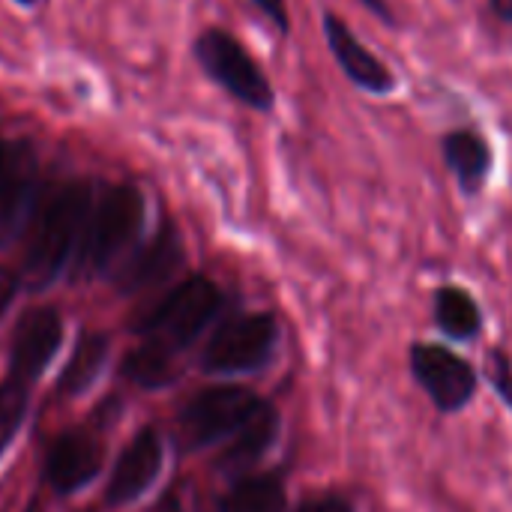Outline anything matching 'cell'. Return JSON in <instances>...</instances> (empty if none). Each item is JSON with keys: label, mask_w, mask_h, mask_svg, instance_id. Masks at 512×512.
I'll use <instances>...</instances> for the list:
<instances>
[{"label": "cell", "mask_w": 512, "mask_h": 512, "mask_svg": "<svg viewBox=\"0 0 512 512\" xmlns=\"http://www.w3.org/2000/svg\"><path fill=\"white\" fill-rule=\"evenodd\" d=\"M93 189L87 180L54 186L36 207L24 243V279L30 288H45L66 264L75 243H81Z\"/></svg>", "instance_id": "cell-1"}, {"label": "cell", "mask_w": 512, "mask_h": 512, "mask_svg": "<svg viewBox=\"0 0 512 512\" xmlns=\"http://www.w3.org/2000/svg\"><path fill=\"white\" fill-rule=\"evenodd\" d=\"M192 54L204 69V75L240 105L258 114H270L276 108L273 81L234 33L222 27H207L195 36Z\"/></svg>", "instance_id": "cell-2"}, {"label": "cell", "mask_w": 512, "mask_h": 512, "mask_svg": "<svg viewBox=\"0 0 512 512\" xmlns=\"http://www.w3.org/2000/svg\"><path fill=\"white\" fill-rule=\"evenodd\" d=\"M144 225V195L132 183L111 186L93 207L78 243V273L93 276L123 255Z\"/></svg>", "instance_id": "cell-3"}, {"label": "cell", "mask_w": 512, "mask_h": 512, "mask_svg": "<svg viewBox=\"0 0 512 512\" xmlns=\"http://www.w3.org/2000/svg\"><path fill=\"white\" fill-rule=\"evenodd\" d=\"M222 291L207 276H192L180 282L162 303H156L135 330L147 339V345L162 348L168 354L186 348L222 309Z\"/></svg>", "instance_id": "cell-4"}, {"label": "cell", "mask_w": 512, "mask_h": 512, "mask_svg": "<svg viewBox=\"0 0 512 512\" xmlns=\"http://www.w3.org/2000/svg\"><path fill=\"white\" fill-rule=\"evenodd\" d=\"M279 345V321L267 312L237 315L219 324L210 336L201 366L210 375H237L267 366Z\"/></svg>", "instance_id": "cell-5"}, {"label": "cell", "mask_w": 512, "mask_h": 512, "mask_svg": "<svg viewBox=\"0 0 512 512\" xmlns=\"http://www.w3.org/2000/svg\"><path fill=\"white\" fill-rule=\"evenodd\" d=\"M408 360L414 381L426 390V396L441 414H459L474 402L480 375L453 348L441 342H414Z\"/></svg>", "instance_id": "cell-6"}, {"label": "cell", "mask_w": 512, "mask_h": 512, "mask_svg": "<svg viewBox=\"0 0 512 512\" xmlns=\"http://www.w3.org/2000/svg\"><path fill=\"white\" fill-rule=\"evenodd\" d=\"M258 405L261 396H255L246 387H207L180 411V435L189 447H210L216 441L231 438Z\"/></svg>", "instance_id": "cell-7"}, {"label": "cell", "mask_w": 512, "mask_h": 512, "mask_svg": "<svg viewBox=\"0 0 512 512\" xmlns=\"http://www.w3.org/2000/svg\"><path fill=\"white\" fill-rule=\"evenodd\" d=\"M321 27H324V42H327V48H330V54H333V60H336V66H339V72H342L357 90H363V93H369V96H390V93L399 87L396 72H393L375 51H369V48L360 42V36H357L336 12L327 9Z\"/></svg>", "instance_id": "cell-8"}, {"label": "cell", "mask_w": 512, "mask_h": 512, "mask_svg": "<svg viewBox=\"0 0 512 512\" xmlns=\"http://www.w3.org/2000/svg\"><path fill=\"white\" fill-rule=\"evenodd\" d=\"M36 150L27 141H6L0 156V249L21 231L33 189H36Z\"/></svg>", "instance_id": "cell-9"}, {"label": "cell", "mask_w": 512, "mask_h": 512, "mask_svg": "<svg viewBox=\"0 0 512 512\" xmlns=\"http://www.w3.org/2000/svg\"><path fill=\"white\" fill-rule=\"evenodd\" d=\"M102 468V444L87 432H63L45 459V480L54 492L69 495L87 486Z\"/></svg>", "instance_id": "cell-10"}, {"label": "cell", "mask_w": 512, "mask_h": 512, "mask_svg": "<svg viewBox=\"0 0 512 512\" xmlns=\"http://www.w3.org/2000/svg\"><path fill=\"white\" fill-rule=\"evenodd\" d=\"M183 264V240L180 231L171 222H162V228L156 231V237L150 243H144L129 264L120 270V291L135 294V291H147L162 285L165 279H171Z\"/></svg>", "instance_id": "cell-11"}, {"label": "cell", "mask_w": 512, "mask_h": 512, "mask_svg": "<svg viewBox=\"0 0 512 512\" xmlns=\"http://www.w3.org/2000/svg\"><path fill=\"white\" fill-rule=\"evenodd\" d=\"M441 159L447 165V171L456 177L462 195L474 198L483 192L489 174H492V144L480 129L471 126H459L441 135Z\"/></svg>", "instance_id": "cell-12"}, {"label": "cell", "mask_w": 512, "mask_h": 512, "mask_svg": "<svg viewBox=\"0 0 512 512\" xmlns=\"http://www.w3.org/2000/svg\"><path fill=\"white\" fill-rule=\"evenodd\" d=\"M60 315L48 306L30 309L12 336V369L18 378H36L60 345Z\"/></svg>", "instance_id": "cell-13"}, {"label": "cell", "mask_w": 512, "mask_h": 512, "mask_svg": "<svg viewBox=\"0 0 512 512\" xmlns=\"http://www.w3.org/2000/svg\"><path fill=\"white\" fill-rule=\"evenodd\" d=\"M159 468H162V441L153 429H141L117 459V468L108 483V501L111 504L135 501L150 489Z\"/></svg>", "instance_id": "cell-14"}, {"label": "cell", "mask_w": 512, "mask_h": 512, "mask_svg": "<svg viewBox=\"0 0 512 512\" xmlns=\"http://www.w3.org/2000/svg\"><path fill=\"white\" fill-rule=\"evenodd\" d=\"M276 438H279V411L261 399V405L249 414V420L228 438V447L219 456V468L240 471L255 465L270 453Z\"/></svg>", "instance_id": "cell-15"}, {"label": "cell", "mask_w": 512, "mask_h": 512, "mask_svg": "<svg viewBox=\"0 0 512 512\" xmlns=\"http://www.w3.org/2000/svg\"><path fill=\"white\" fill-rule=\"evenodd\" d=\"M435 327L453 342H474L483 333V309L471 291L459 285H441L432 300Z\"/></svg>", "instance_id": "cell-16"}, {"label": "cell", "mask_w": 512, "mask_h": 512, "mask_svg": "<svg viewBox=\"0 0 512 512\" xmlns=\"http://www.w3.org/2000/svg\"><path fill=\"white\" fill-rule=\"evenodd\" d=\"M288 489L279 474H255L237 480L225 498L219 501V512H285Z\"/></svg>", "instance_id": "cell-17"}, {"label": "cell", "mask_w": 512, "mask_h": 512, "mask_svg": "<svg viewBox=\"0 0 512 512\" xmlns=\"http://www.w3.org/2000/svg\"><path fill=\"white\" fill-rule=\"evenodd\" d=\"M108 357V339L102 333H84L66 363V369L60 372V381H57V390L63 396H78L84 393L93 378L99 375L102 363Z\"/></svg>", "instance_id": "cell-18"}, {"label": "cell", "mask_w": 512, "mask_h": 512, "mask_svg": "<svg viewBox=\"0 0 512 512\" xmlns=\"http://www.w3.org/2000/svg\"><path fill=\"white\" fill-rule=\"evenodd\" d=\"M123 375L129 381H135L138 387L156 390V387H165V384L174 381V363H171V354L168 351L153 348V345H144V348L132 351L123 360Z\"/></svg>", "instance_id": "cell-19"}, {"label": "cell", "mask_w": 512, "mask_h": 512, "mask_svg": "<svg viewBox=\"0 0 512 512\" xmlns=\"http://www.w3.org/2000/svg\"><path fill=\"white\" fill-rule=\"evenodd\" d=\"M24 414H27V390L18 381L0 384V453L24 423Z\"/></svg>", "instance_id": "cell-20"}, {"label": "cell", "mask_w": 512, "mask_h": 512, "mask_svg": "<svg viewBox=\"0 0 512 512\" xmlns=\"http://www.w3.org/2000/svg\"><path fill=\"white\" fill-rule=\"evenodd\" d=\"M486 381L495 396L512 411V357L504 348H489L486 354Z\"/></svg>", "instance_id": "cell-21"}, {"label": "cell", "mask_w": 512, "mask_h": 512, "mask_svg": "<svg viewBox=\"0 0 512 512\" xmlns=\"http://www.w3.org/2000/svg\"><path fill=\"white\" fill-rule=\"evenodd\" d=\"M249 6H255L267 21H270V27H276L282 36H288L291 33V15H288V6H285V0H246Z\"/></svg>", "instance_id": "cell-22"}, {"label": "cell", "mask_w": 512, "mask_h": 512, "mask_svg": "<svg viewBox=\"0 0 512 512\" xmlns=\"http://www.w3.org/2000/svg\"><path fill=\"white\" fill-rule=\"evenodd\" d=\"M297 512H354V504L348 498L327 495V498H315V501L303 504Z\"/></svg>", "instance_id": "cell-23"}, {"label": "cell", "mask_w": 512, "mask_h": 512, "mask_svg": "<svg viewBox=\"0 0 512 512\" xmlns=\"http://www.w3.org/2000/svg\"><path fill=\"white\" fill-rule=\"evenodd\" d=\"M15 291H18V276H15L12 270L0 267V318H3V312L9 309Z\"/></svg>", "instance_id": "cell-24"}, {"label": "cell", "mask_w": 512, "mask_h": 512, "mask_svg": "<svg viewBox=\"0 0 512 512\" xmlns=\"http://www.w3.org/2000/svg\"><path fill=\"white\" fill-rule=\"evenodd\" d=\"M375 18H381V24H387V27H393L396 24V15H393V9H390V3L387 0H360Z\"/></svg>", "instance_id": "cell-25"}, {"label": "cell", "mask_w": 512, "mask_h": 512, "mask_svg": "<svg viewBox=\"0 0 512 512\" xmlns=\"http://www.w3.org/2000/svg\"><path fill=\"white\" fill-rule=\"evenodd\" d=\"M489 9L495 12L498 21L512 24V0H489Z\"/></svg>", "instance_id": "cell-26"}, {"label": "cell", "mask_w": 512, "mask_h": 512, "mask_svg": "<svg viewBox=\"0 0 512 512\" xmlns=\"http://www.w3.org/2000/svg\"><path fill=\"white\" fill-rule=\"evenodd\" d=\"M156 512H186L183 510V504H180V498L171 492V495H165L162 501H159V507H156Z\"/></svg>", "instance_id": "cell-27"}, {"label": "cell", "mask_w": 512, "mask_h": 512, "mask_svg": "<svg viewBox=\"0 0 512 512\" xmlns=\"http://www.w3.org/2000/svg\"><path fill=\"white\" fill-rule=\"evenodd\" d=\"M18 3H24V6H30V3H36V0H18Z\"/></svg>", "instance_id": "cell-28"}, {"label": "cell", "mask_w": 512, "mask_h": 512, "mask_svg": "<svg viewBox=\"0 0 512 512\" xmlns=\"http://www.w3.org/2000/svg\"><path fill=\"white\" fill-rule=\"evenodd\" d=\"M27 512H39V507H36V504H30V510Z\"/></svg>", "instance_id": "cell-29"}, {"label": "cell", "mask_w": 512, "mask_h": 512, "mask_svg": "<svg viewBox=\"0 0 512 512\" xmlns=\"http://www.w3.org/2000/svg\"><path fill=\"white\" fill-rule=\"evenodd\" d=\"M3 144H6V141H3V138H0V156H3Z\"/></svg>", "instance_id": "cell-30"}, {"label": "cell", "mask_w": 512, "mask_h": 512, "mask_svg": "<svg viewBox=\"0 0 512 512\" xmlns=\"http://www.w3.org/2000/svg\"><path fill=\"white\" fill-rule=\"evenodd\" d=\"M81 512H93V510H81Z\"/></svg>", "instance_id": "cell-31"}]
</instances>
